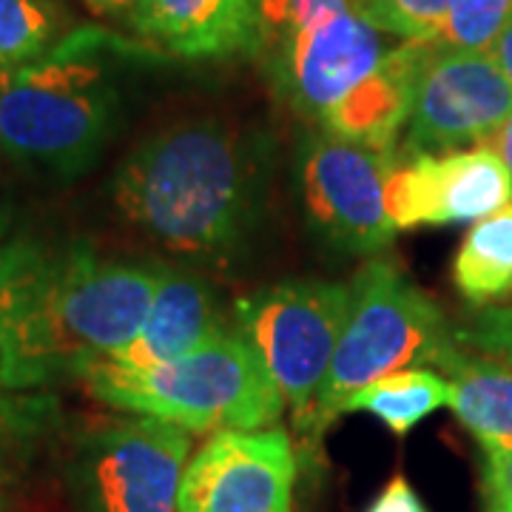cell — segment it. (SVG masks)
I'll use <instances>...</instances> for the list:
<instances>
[{"instance_id":"15","label":"cell","mask_w":512,"mask_h":512,"mask_svg":"<svg viewBox=\"0 0 512 512\" xmlns=\"http://www.w3.org/2000/svg\"><path fill=\"white\" fill-rule=\"evenodd\" d=\"M131 23L185 57H228L265 43L259 0H140Z\"/></svg>"},{"instance_id":"20","label":"cell","mask_w":512,"mask_h":512,"mask_svg":"<svg viewBox=\"0 0 512 512\" xmlns=\"http://www.w3.org/2000/svg\"><path fill=\"white\" fill-rule=\"evenodd\" d=\"M350 9L404 43H441L450 0H350Z\"/></svg>"},{"instance_id":"13","label":"cell","mask_w":512,"mask_h":512,"mask_svg":"<svg viewBox=\"0 0 512 512\" xmlns=\"http://www.w3.org/2000/svg\"><path fill=\"white\" fill-rule=\"evenodd\" d=\"M237 328L228 325L214 288L194 271L168 268L154 293L140 333L106 359L126 367H151L205 348Z\"/></svg>"},{"instance_id":"16","label":"cell","mask_w":512,"mask_h":512,"mask_svg":"<svg viewBox=\"0 0 512 512\" xmlns=\"http://www.w3.org/2000/svg\"><path fill=\"white\" fill-rule=\"evenodd\" d=\"M439 370L450 382L453 413L481 447H512V367L458 342Z\"/></svg>"},{"instance_id":"27","label":"cell","mask_w":512,"mask_h":512,"mask_svg":"<svg viewBox=\"0 0 512 512\" xmlns=\"http://www.w3.org/2000/svg\"><path fill=\"white\" fill-rule=\"evenodd\" d=\"M83 3L94 12H100V15H128V18L140 6V0H83Z\"/></svg>"},{"instance_id":"9","label":"cell","mask_w":512,"mask_h":512,"mask_svg":"<svg viewBox=\"0 0 512 512\" xmlns=\"http://www.w3.org/2000/svg\"><path fill=\"white\" fill-rule=\"evenodd\" d=\"M191 433L137 416L114 421L86 444L83 481L89 512H180Z\"/></svg>"},{"instance_id":"10","label":"cell","mask_w":512,"mask_h":512,"mask_svg":"<svg viewBox=\"0 0 512 512\" xmlns=\"http://www.w3.org/2000/svg\"><path fill=\"white\" fill-rule=\"evenodd\" d=\"M296 450L279 427L222 430L188 461L180 512H293Z\"/></svg>"},{"instance_id":"28","label":"cell","mask_w":512,"mask_h":512,"mask_svg":"<svg viewBox=\"0 0 512 512\" xmlns=\"http://www.w3.org/2000/svg\"><path fill=\"white\" fill-rule=\"evenodd\" d=\"M490 146H495V151L504 157V163L510 165V171H512V114H510V120L504 123V128L495 134V140L490 143Z\"/></svg>"},{"instance_id":"6","label":"cell","mask_w":512,"mask_h":512,"mask_svg":"<svg viewBox=\"0 0 512 512\" xmlns=\"http://www.w3.org/2000/svg\"><path fill=\"white\" fill-rule=\"evenodd\" d=\"M350 313V282L288 279L234 305V328L262 356L293 424L313 433L316 399Z\"/></svg>"},{"instance_id":"18","label":"cell","mask_w":512,"mask_h":512,"mask_svg":"<svg viewBox=\"0 0 512 512\" xmlns=\"http://www.w3.org/2000/svg\"><path fill=\"white\" fill-rule=\"evenodd\" d=\"M444 404H450V382L436 370L407 367L353 393L345 413H370L396 436H407Z\"/></svg>"},{"instance_id":"12","label":"cell","mask_w":512,"mask_h":512,"mask_svg":"<svg viewBox=\"0 0 512 512\" xmlns=\"http://www.w3.org/2000/svg\"><path fill=\"white\" fill-rule=\"evenodd\" d=\"M384 55L379 29L348 6L279 40L276 83L293 109L322 123L345 94L376 72Z\"/></svg>"},{"instance_id":"21","label":"cell","mask_w":512,"mask_h":512,"mask_svg":"<svg viewBox=\"0 0 512 512\" xmlns=\"http://www.w3.org/2000/svg\"><path fill=\"white\" fill-rule=\"evenodd\" d=\"M512 20V0H450L447 29L439 46L490 52L495 37Z\"/></svg>"},{"instance_id":"17","label":"cell","mask_w":512,"mask_h":512,"mask_svg":"<svg viewBox=\"0 0 512 512\" xmlns=\"http://www.w3.org/2000/svg\"><path fill=\"white\" fill-rule=\"evenodd\" d=\"M456 291L476 308L512 296V202L478 220L453 262Z\"/></svg>"},{"instance_id":"4","label":"cell","mask_w":512,"mask_h":512,"mask_svg":"<svg viewBox=\"0 0 512 512\" xmlns=\"http://www.w3.org/2000/svg\"><path fill=\"white\" fill-rule=\"evenodd\" d=\"M114 120L117 92L106 72L66 43L49 60L6 74L0 92V154L74 180L100 160Z\"/></svg>"},{"instance_id":"29","label":"cell","mask_w":512,"mask_h":512,"mask_svg":"<svg viewBox=\"0 0 512 512\" xmlns=\"http://www.w3.org/2000/svg\"><path fill=\"white\" fill-rule=\"evenodd\" d=\"M6 484H9V473H6V458H3V447H0V512L9 510V493H6Z\"/></svg>"},{"instance_id":"8","label":"cell","mask_w":512,"mask_h":512,"mask_svg":"<svg viewBox=\"0 0 512 512\" xmlns=\"http://www.w3.org/2000/svg\"><path fill=\"white\" fill-rule=\"evenodd\" d=\"M512 114V83L490 52L433 46L413 94L396 160L495 140Z\"/></svg>"},{"instance_id":"5","label":"cell","mask_w":512,"mask_h":512,"mask_svg":"<svg viewBox=\"0 0 512 512\" xmlns=\"http://www.w3.org/2000/svg\"><path fill=\"white\" fill-rule=\"evenodd\" d=\"M458 348V330L390 259H370L350 279V313L316 399L313 436L345 413L353 393L413 365H436Z\"/></svg>"},{"instance_id":"23","label":"cell","mask_w":512,"mask_h":512,"mask_svg":"<svg viewBox=\"0 0 512 512\" xmlns=\"http://www.w3.org/2000/svg\"><path fill=\"white\" fill-rule=\"evenodd\" d=\"M458 342L512 367V305L478 313L467 328L458 330Z\"/></svg>"},{"instance_id":"1","label":"cell","mask_w":512,"mask_h":512,"mask_svg":"<svg viewBox=\"0 0 512 512\" xmlns=\"http://www.w3.org/2000/svg\"><path fill=\"white\" fill-rule=\"evenodd\" d=\"M160 276V262L103 259L86 242H0V387H40L126 348Z\"/></svg>"},{"instance_id":"30","label":"cell","mask_w":512,"mask_h":512,"mask_svg":"<svg viewBox=\"0 0 512 512\" xmlns=\"http://www.w3.org/2000/svg\"><path fill=\"white\" fill-rule=\"evenodd\" d=\"M6 228H9V208L0 202V242H3V234H6Z\"/></svg>"},{"instance_id":"7","label":"cell","mask_w":512,"mask_h":512,"mask_svg":"<svg viewBox=\"0 0 512 512\" xmlns=\"http://www.w3.org/2000/svg\"><path fill=\"white\" fill-rule=\"evenodd\" d=\"M393 165L396 154L311 131L296 151V185L313 231L348 254L384 251L396 237L384 197Z\"/></svg>"},{"instance_id":"25","label":"cell","mask_w":512,"mask_h":512,"mask_svg":"<svg viewBox=\"0 0 512 512\" xmlns=\"http://www.w3.org/2000/svg\"><path fill=\"white\" fill-rule=\"evenodd\" d=\"M365 512H427V507L413 490V484L404 476H396L384 484L382 493L370 501Z\"/></svg>"},{"instance_id":"3","label":"cell","mask_w":512,"mask_h":512,"mask_svg":"<svg viewBox=\"0 0 512 512\" xmlns=\"http://www.w3.org/2000/svg\"><path fill=\"white\" fill-rule=\"evenodd\" d=\"M94 399L185 430H268L285 396L268 365L237 330L163 365L126 367L94 356L74 373Z\"/></svg>"},{"instance_id":"26","label":"cell","mask_w":512,"mask_h":512,"mask_svg":"<svg viewBox=\"0 0 512 512\" xmlns=\"http://www.w3.org/2000/svg\"><path fill=\"white\" fill-rule=\"evenodd\" d=\"M490 55H493L498 69L507 74V80L512 83V20L504 26V32L495 37V43L490 46Z\"/></svg>"},{"instance_id":"19","label":"cell","mask_w":512,"mask_h":512,"mask_svg":"<svg viewBox=\"0 0 512 512\" xmlns=\"http://www.w3.org/2000/svg\"><path fill=\"white\" fill-rule=\"evenodd\" d=\"M57 23L49 0H0V69L15 72L37 63L52 46Z\"/></svg>"},{"instance_id":"14","label":"cell","mask_w":512,"mask_h":512,"mask_svg":"<svg viewBox=\"0 0 512 512\" xmlns=\"http://www.w3.org/2000/svg\"><path fill=\"white\" fill-rule=\"evenodd\" d=\"M436 43H402L376 66L333 109L322 117V128L379 154H396L413 111V94L421 66Z\"/></svg>"},{"instance_id":"22","label":"cell","mask_w":512,"mask_h":512,"mask_svg":"<svg viewBox=\"0 0 512 512\" xmlns=\"http://www.w3.org/2000/svg\"><path fill=\"white\" fill-rule=\"evenodd\" d=\"M259 6H262L265 40L268 37L285 40L293 32L311 26L313 20L348 9L350 0H259Z\"/></svg>"},{"instance_id":"31","label":"cell","mask_w":512,"mask_h":512,"mask_svg":"<svg viewBox=\"0 0 512 512\" xmlns=\"http://www.w3.org/2000/svg\"><path fill=\"white\" fill-rule=\"evenodd\" d=\"M6 74H9V72H6V69H0V92H3V83H6Z\"/></svg>"},{"instance_id":"24","label":"cell","mask_w":512,"mask_h":512,"mask_svg":"<svg viewBox=\"0 0 512 512\" xmlns=\"http://www.w3.org/2000/svg\"><path fill=\"white\" fill-rule=\"evenodd\" d=\"M484 512H512V447L484 450Z\"/></svg>"},{"instance_id":"11","label":"cell","mask_w":512,"mask_h":512,"mask_svg":"<svg viewBox=\"0 0 512 512\" xmlns=\"http://www.w3.org/2000/svg\"><path fill=\"white\" fill-rule=\"evenodd\" d=\"M384 197L396 231L478 222L510 205L512 171L490 143L421 154L396 160Z\"/></svg>"},{"instance_id":"2","label":"cell","mask_w":512,"mask_h":512,"mask_svg":"<svg viewBox=\"0 0 512 512\" xmlns=\"http://www.w3.org/2000/svg\"><path fill=\"white\" fill-rule=\"evenodd\" d=\"M271 151L262 137L197 120L157 131L114 174V205L157 245L231 259L265 208Z\"/></svg>"}]
</instances>
